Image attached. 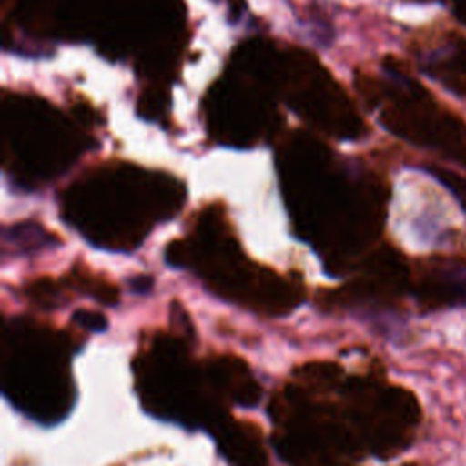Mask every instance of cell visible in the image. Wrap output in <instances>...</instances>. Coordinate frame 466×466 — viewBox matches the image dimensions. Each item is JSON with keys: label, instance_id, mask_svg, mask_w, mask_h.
<instances>
[{"label": "cell", "instance_id": "obj_11", "mask_svg": "<svg viewBox=\"0 0 466 466\" xmlns=\"http://www.w3.org/2000/svg\"><path fill=\"white\" fill-rule=\"evenodd\" d=\"M80 291L89 293L95 300L104 302V304H115L118 302V289L115 286H111L109 282H106L104 279H98L91 273H73V280H71Z\"/></svg>", "mask_w": 466, "mask_h": 466}, {"label": "cell", "instance_id": "obj_2", "mask_svg": "<svg viewBox=\"0 0 466 466\" xmlns=\"http://www.w3.org/2000/svg\"><path fill=\"white\" fill-rule=\"evenodd\" d=\"M133 371L144 410L155 417L211 430L228 415L206 370L191 360L186 342L177 335L155 337L137 355Z\"/></svg>", "mask_w": 466, "mask_h": 466}, {"label": "cell", "instance_id": "obj_13", "mask_svg": "<svg viewBox=\"0 0 466 466\" xmlns=\"http://www.w3.org/2000/svg\"><path fill=\"white\" fill-rule=\"evenodd\" d=\"M27 295L33 302L42 308H55L62 304V291L60 286L51 279H40L27 286Z\"/></svg>", "mask_w": 466, "mask_h": 466}, {"label": "cell", "instance_id": "obj_8", "mask_svg": "<svg viewBox=\"0 0 466 466\" xmlns=\"http://www.w3.org/2000/svg\"><path fill=\"white\" fill-rule=\"evenodd\" d=\"M422 71L451 93L466 98V38L446 33L420 53Z\"/></svg>", "mask_w": 466, "mask_h": 466}, {"label": "cell", "instance_id": "obj_12", "mask_svg": "<svg viewBox=\"0 0 466 466\" xmlns=\"http://www.w3.org/2000/svg\"><path fill=\"white\" fill-rule=\"evenodd\" d=\"M5 240H11L13 244L24 249H33V248H42L47 242H55L56 238L47 235L46 229L38 228L36 224H16L11 229V237H5Z\"/></svg>", "mask_w": 466, "mask_h": 466}, {"label": "cell", "instance_id": "obj_7", "mask_svg": "<svg viewBox=\"0 0 466 466\" xmlns=\"http://www.w3.org/2000/svg\"><path fill=\"white\" fill-rule=\"evenodd\" d=\"M209 431L231 466H271L260 431L253 424L224 415Z\"/></svg>", "mask_w": 466, "mask_h": 466}, {"label": "cell", "instance_id": "obj_18", "mask_svg": "<svg viewBox=\"0 0 466 466\" xmlns=\"http://www.w3.org/2000/svg\"><path fill=\"white\" fill-rule=\"evenodd\" d=\"M419 2H430V0H419Z\"/></svg>", "mask_w": 466, "mask_h": 466}, {"label": "cell", "instance_id": "obj_15", "mask_svg": "<svg viewBox=\"0 0 466 466\" xmlns=\"http://www.w3.org/2000/svg\"><path fill=\"white\" fill-rule=\"evenodd\" d=\"M73 320L87 331H104L106 326H107L106 317L98 311H93V309H76L73 313Z\"/></svg>", "mask_w": 466, "mask_h": 466}, {"label": "cell", "instance_id": "obj_4", "mask_svg": "<svg viewBox=\"0 0 466 466\" xmlns=\"http://www.w3.org/2000/svg\"><path fill=\"white\" fill-rule=\"evenodd\" d=\"M344 419L360 448L386 459L404 450L419 420L415 397L393 386H380L370 377L342 382Z\"/></svg>", "mask_w": 466, "mask_h": 466}, {"label": "cell", "instance_id": "obj_17", "mask_svg": "<svg viewBox=\"0 0 466 466\" xmlns=\"http://www.w3.org/2000/svg\"><path fill=\"white\" fill-rule=\"evenodd\" d=\"M453 9L457 18L466 25V0H453Z\"/></svg>", "mask_w": 466, "mask_h": 466}, {"label": "cell", "instance_id": "obj_10", "mask_svg": "<svg viewBox=\"0 0 466 466\" xmlns=\"http://www.w3.org/2000/svg\"><path fill=\"white\" fill-rule=\"evenodd\" d=\"M297 384L309 391H329L342 384V370L329 362H315L297 370Z\"/></svg>", "mask_w": 466, "mask_h": 466}, {"label": "cell", "instance_id": "obj_5", "mask_svg": "<svg viewBox=\"0 0 466 466\" xmlns=\"http://www.w3.org/2000/svg\"><path fill=\"white\" fill-rule=\"evenodd\" d=\"M390 71L395 87L382 111L384 126L410 142L439 149L466 166V127L461 118L441 107L420 84L399 69L390 67Z\"/></svg>", "mask_w": 466, "mask_h": 466}, {"label": "cell", "instance_id": "obj_6", "mask_svg": "<svg viewBox=\"0 0 466 466\" xmlns=\"http://www.w3.org/2000/svg\"><path fill=\"white\" fill-rule=\"evenodd\" d=\"M413 293L426 308L466 304V262L442 255L420 260L413 280Z\"/></svg>", "mask_w": 466, "mask_h": 466}, {"label": "cell", "instance_id": "obj_16", "mask_svg": "<svg viewBox=\"0 0 466 466\" xmlns=\"http://www.w3.org/2000/svg\"><path fill=\"white\" fill-rule=\"evenodd\" d=\"M151 284H153V280H151L149 277H137V279H133V280L129 282V286H131L135 291H138V293L147 291V289L151 288Z\"/></svg>", "mask_w": 466, "mask_h": 466}, {"label": "cell", "instance_id": "obj_1", "mask_svg": "<svg viewBox=\"0 0 466 466\" xmlns=\"http://www.w3.org/2000/svg\"><path fill=\"white\" fill-rule=\"evenodd\" d=\"M71 351L64 333L22 319L9 322L2 337V390L11 404L42 424L62 420L75 402Z\"/></svg>", "mask_w": 466, "mask_h": 466}, {"label": "cell", "instance_id": "obj_3", "mask_svg": "<svg viewBox=\"0 0 466 466\" xmlns=\"http://www.w3.org/2000/svg\"><path fill=\"white\" fill-rule=\"evenodd\" d=\"M167 258L175 266L195 268L224 299L266 315H284L300 300V289L279 275L240 260L231 242L202 237L197 246L175 242Z\"/></svg>", "mask_w": 466, "mask_h": 466}, {"label": "cell", "instance_id": "obj_14", "mask_svg": "<svg viewBox=\"0 0 466 466\" xmlns=\"http://www.w3.org/2000/svg\"><path fill=\"white\" fill-rule=\"evenodd\" d=\"M431 173L441 180V184H444L457 197L459 204L466 211V178L457 175L455 171H450V169H444V167H437V166H431Z\"/></svg>", "mask_w": 466, "mask_h": 466}, {"label": "cell", "instance_id": "obj_9", "mask_svg": "<svg viewBox=\"0 0 466 466\" xmlns=\"http://www.w3.org/2000/svg\"><path fill=\"white\" fill-rule=\"evenodd\" d=\"M206 375L222 400L240 406H255L260 399V386L249 366L233 355H218L204 366Z\"/></svg>", "mask_w": 466, "mask_h": 466}]
</instances>
